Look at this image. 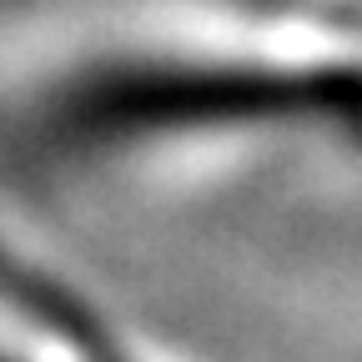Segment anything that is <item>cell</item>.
Masks as SVG:
<instances>
[{
  "mask_svg": "<svg viewBox=\"0 0 362 362\" xmlns=\"http://www.w3.org/2000/svg\"><path fill=\"white\" fill-rule=\"evenodd\" d=\"M0 362H126L71 302L0 257Z\"/></svg>",
  "mask_w": 362,
  "mask_h": 362,
  "instance_id": "6da1fadb",
  "label": "cell"
}]
</instances>
